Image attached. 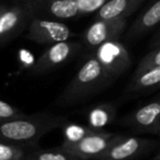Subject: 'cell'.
<instances>
[{
    "mask_svg": "<svg viewBox=\"0 0 160 160\" xmlns=\"http://www.w3.org/2000/svg\"><path fill=\"white\" fill-rule=\"evenodd\" d=\"M67 118L51 112L22 114L0 121V142L25 148L36 147L38 142L49 132L62 128Z\"/></svg>",
    "mask_w": 160,
    "mask_h": 160,
    "instance_id": "obj_1",
    "label": "cell"
},
{
    "mask_svg": "<svg viewBox=\"0 0 160 160\" xmlns=\"http://www.w3.org/2000/svg\"><path fill=\"white\" fill-rule=\"evenodd\" d=\"M114 81L93 56L83 63L78 73L68 84L56 103L60 107L78 105L107 88Z\"/></svg>",
    "mask_w": 160,
    "mask_h": 160,
    "instance_id": "obj_2",
    "label": "cell"
},
{
    "mask_svg": "<svg viewBox=\"0 0 160 160\" xmlns=\"http://www.w3.org/2000/svg\"><path fill=\"white\" fill-rule=\"evenodd\" d=\"M45 0H18L0 17V47L20 35L44 7Z\"/></svg>",
    "mask_w": 160,
    "mask_h": 160,
    "instance_id": "obj_3",
    "label": "cell"
},
{
    "mask_svg": "<svg viewBox=\"0 0 160 160\" xmlns=\"http://www.w3.org/2000/svg\"><path fill=\"white\" fill-rule=\"evenodd\" d=\"M95 57L111 78L116 80L131 67L128 51L118 39L108 40L96 48Z\"/></svg>",
    "mask_w": 160,
    "mask_h": 160,
    "instance_id": "obj_4",
    "label": "cell"
},
{
    "mask_svg": "<svg viewBox=\"0 0 160 160\" xmlns=\"http://www.w3.org/2000/svg\"><path fill=\"white\" fill-rule=\"evenodd\" d=\"M122 136L123 135L121 134L110 133L107 131H99L84 137L78 143L61 144L60 146L82 160H95Z\"/></svg>",
    "mask_w": 160,
    "mask_h": 160,
    "instance_id": "obj_5",
    "label": "cell"
},
{
    "mask_svg": "<svg viewBox=\"0 0 160 160\" xmlns=\"http://www.w3.org/2000/svg\"><path fill=\"white\" fill-rule=\"evenodd\" d=\"M26 37L38 44H55L69 40L72 34L65 24L59 21L35 17L28 26Z\"/></svg>",
    "mask_w": 160,
    "mask_h": 160,
    "instance_id": "obj_6",
    "label": "cell"
},
{
    "mask_svg": "<svg viewBox=\"0 0 160 160\" xmlns=\"http://www.w3.org/2000/svg\"><path fill=\"white\" fill-rule=\"evenodd\" d=\"M80 48V44L75 42H59L52 44L33 64L32 73L35 75L45 74L52 71L59 65L69 60Z\"/></svg>",
    "mask_w": 160,
    "mask_h": 160,
    "instance_id": "obj_7",
    "label": "cell"
},
{
    "mask_svg": "<svg viewBox=\"0 0 160 160\" xmlns=\"http://www.w3.org/2000/svg\"><path fill=\"white\" fill-rule=\"evenodd\" d=\"M122 123L137 132L158 134L160 130V97L122 119Z\"/></svg>",
    "mask_w": 160,
    "mask_h": 160,
    "instance_id": "obj_8",
    "label": "cell"
},
{
    "mask_svg": "<svg viewBox=\"0 0 160 160\" xmlns=\"http://www.w3.org/2000/svg\"><path fill=\"white\" fill-rule=\"evenodd\" d=\"M156 144L154 141L135 136H124L111 145L95 160H130L143 154Z\"/></svg>",
    "mask_w": 160,
    "mask_h": 160,
    "instance_id": "obj_9",
    "label": "cell"
},
{
    "mask_svg": "<svg viewBox=\"0 0 160 160\" xmlns=\"http://www.w3.org/2000/svg\"><path fill=\"white\" fill-rule=\"evenodd\" d=\"M125 28H127V19H97L85 32V42L89 47L97 48L99 45L108 40L118 39Z\"/></svg>",
    "mask_w": 160,
    "mask_h": 160,
    "instance_id": "obj_10",
    "label": "cell"
},
{
    "mask_svg": "<svg viewBox=\"0 0 160 160\" xmlns=\"http://www.w3.org/2000/svg\"><path fill=\"white\" fill-rule=\"evenodd\" d=\"M144 0H107L97 13V19H128Z\"/></svg>",
    "mask_w": 160,
    "mask_h": 160,
    "instance_id": "obj_11",
    "label": "cell"
},
{
    "mask_svg": "<svg viewBox=\"0 0 160 160\" xmlns=\"http://www.w3.org/2000/svg\"><path fill=\"white\" fill-rule=\"evenodd\" d=\"M160 22V0H156L152 6H149L145 11L141 13L134 23L127 32V37L128 39L139 37L150 31L152 28Z\"/></svg>",
    "mask_w": 160,
    "mask_h": 160,
    "instance_id": "obj_12",
    "label": "cell"
},
{
    "mask_svg": "<svg viewBox=\"0 0 160 160\" xmlns=\"http://www.w3.org/2000/svg\"><path fill=\"white\" fill-rule=\"evenodd\" d=\"M117 108L112 103H100L93 107L87 113L88 127L96 131H103V128L116 119Z\"/></svg>",
    "mask_w": 160,
    "mask_h": 160,
    "instance_id": "obj_13",
    "label": "cell"
},
{
    "mask_svg": "<svg viewBox=\"0 0 160 160\" xmlns=\"http://www.w3.org/2000/svg\"><path fill=\"white\" fill-rule=\"evenodd\" d=\"M44 7L58 19H72L81 14L78 0H45Z\"/></svg>",
    "mask_w": 160,
    "mask_h": 160,
    "instance_id": "obj_14",
    "label": "cell"
},
{
    "mask_svg": "<svg viewBox=\"0 0 160 160\" xmlns=\"http://www.w3.org/2000/svg\"><path fill=\"white\" fill-rule=\"evenodd\" d=\"M160 85V65L146 70L138 76L132 78L128 91L130 92H141L152 88Z\"/></svg>",
    "mask_w": 160,
    "mask_h": 160,
    "instance_id": "obj_15",
    "label": "cell"
},
{
    "mask_svg": "<svg viewBox=\"0 0 160 160\" xmlns=\"http://www.w3.org/2000/svg\"><path fill=\"white\" fill-rule=\"evenodd\" d=\"M26 160H82L78 156L71 154L62 146L51 149L30 150L25 156Z\"/></svg>",
    "mask_w": 160,
    "mask_h": 160,
    "instance_id": "obj_16",
    "label": "cell"
},
{
    "mask_svg": "<svg viewBox=\"0 0 160 160\" xmlns=\"http://www.w3.org/2000/svg\"><path fill=\"white\" fill-rule=\"evenodd\" d=\"M62 128H63V142H62V144L78 143L84 137L99 132V131L94 130L88 125L76 124V123H68V124L65 123Z\"/></svg>",
    "mask_w": 160,
    "mask_h": 160,
    "instance_id": "obj_17",
    "label": "cell"
},
{
    "mask_svg": "<svg viewBox=\"0 0 160 160\" xmlns=\"http://www.w3.org/2000/svg\"><path fill=\"white\" fill-rule=\"evenodd\" d=\"M32 150L31 148L11 145L8 143L0 142V160H17L22 159Z\"/></svg>",
    "mask_w": 160,
    "mask_h": 160,
    "instance_id": "obj_18",
    "label": "cell"
},
{
    "mask_svg": "<svg viewBox=\"0 0 160 160\" xmlns=\"http://www.w3.org/2000/svg\"><path fill=\"white\" fill-rule=\"evenodd\" d=\"M156 65H160V46H157V47H155V48H152V50H150L149 52L139 61L134 74H133V78H136L139 74L145 72L146 70L156 67Z\"/></svg>",
    "mask_w": 160,
    "mask_h": 160,
    "instance_id": "obj_19",
    "label": "cell"
},
{
    "mask_svg": "<svg viewBox=\"0 0 160 160\" xmlns=\"http://www.w3.org/2000/svg\"><path fill=\"white\" fill-rule=\"evenodd\" d=\"M24 114L18 108L13 107L12 105H10L9 102L0 99V121L9 120V119H13L20 117Z\"/></svg>",
    "mask_w": 160,
    "mask_h": 160,
    "instance_id": "obj_20",
    "label": "cell"
},
{
    "mask_svg": "<svg viewBox=\"0 0 160 160\" xmlns=\"http://www.w3.org/2000/svg\"><path fill=\"white\" fill-rule=\"evenodd\" d=\"M78 7H80V12L87 13L92 12V11L96 10V9H100V7L105 3V0H78Z\"/></svg>",
    "mask_w": 160,
    "mask_h": 160,
    "instance_id": "obj_21",
    "label": "cell"
},
{
    "mask_svg": "<svg viewBox=\"0 0 160 160\" xmlns=\"http://www.w3.org/2000/svg\"><path fill=\"white\" fill-rule=\"evenodd\" d=\"M150 45H152V48H155V47H157V46H160V32L155 36L152 42H150Z\"/></svg>",
    "mask_w": 160,
    "mask_h": 160,
    "instance_id": "obj_22",
    "label": "cell"
},
{
    "mask_svg": "<svg viewBox=\"0 0 160 160\" xmlns=\"http://www.w3.org/2000/svg\"><path fill=\"white\" fill-rule=\"evenodd\" d=\"M6 8H7L6 4H0V17H1V14L3 13V11L6 10Z\"/></svg>",
    "mask_w": 160,
    "mask_h": 160,
    "instance_id": "obj_23",
    "label": "cell"
},
{
    "mask_svg": "<svg viewBox=\"0 0 160 160\" xmlns=\"http://www.w3.org/2000/svg\"><path fill=\"white\" fill-rule=\"evenodd\" d=\"M152 160H160V152H159V154H158V155H157V156H156V157H155V158H154V159H152Z\"/></svg>",
    "mask_w": 160,
    "mask_h": 160,
    "instance_id": "obj_24",
    "label": "cell"
},
{
    "mask_svg": "<svg viewBox=\"0 0 160 160\" xmlns=\"http://www.w3.org/2000/svg\"><path fill=\"white\" fill-rule=\"evenodd\" d=\"M17 160H26V159H25V157H24V158H22V159H17Z\"/></svg>",
    "mask_w": 160,
    "mask_h": 160,
    "instance_id": "obj_25",
    "label": "cell"
},
{
    "mask_svg": "<svg viewBox=\"0 0 160 160\" xmlns=\"http://www.w3.org/2000/svg\"><path fill=\"white\" fill-rule=\"evenodd\" d=\"M158 135H160V130H159V133H158Z\"/></svg>",
    "mask_w": 160,
    "mask_h": 160,
    "instance_id": "obj_26",
    "label": "cell"
}]
</instances>
